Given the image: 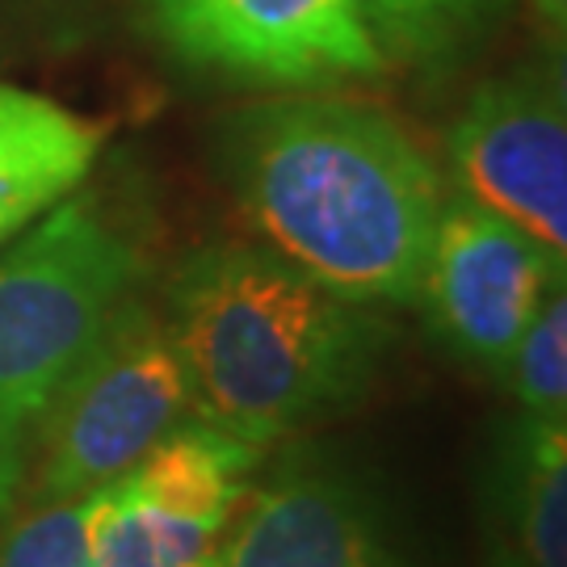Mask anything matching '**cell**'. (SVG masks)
<instances>
[{
    "label": "cell",
    "mask_w": 567,
    "mask_h": 567,
    "mask_svg": "<svg viewBox=\"0 0 567 567\" xmlns=\"http://www.w3.org/2000/svg\"><path fill=\"white\" fill-rule=\"evenodd\" d=\"M219 164L265 248L349 303H416L446 194L391 114L344 97L244 105Z\"/></svg>",
    "instance_id": "1"
},
{
    "label": "cell",
    "mask_w": 567,
    "mask_h": 567,
    "mask_svg": "<svg viewBox=\"0 0 567 567\" xmlns=\"http://www.w3.org/2000/svg\"><path fill=\"white\" fill-rule=\"evenodd\" d=\"M161 316L194 379V416L252 446L362 404L395 344L383 307L349 303L265 244L189 252Z\"/></svg>",
    "instance_id": "2"
},
{
    "label": "cell",
    "mask_w": 567,
    "mask_h": 567,
    "mask_svg": "<svg viewBox=\"0 0 567 567\" xmlns=\"http://www.w3.org/2000/svg\"><path fill=\"white\" fill-rule=\"evenodd\" d=\"M143 257L97 203L47 210L0 257V522L18 501L34 433L114 307L140 290Z\"/></svg>",
    "instance_id": "3"
},
{
    "label": "cell",
    "mask_w": 567,
    "mask_h": 567,
    "mask_svg": "<svg viewBox=\"0 0 567 567\" xmlns=\"http://www.w3.org/2000/svg\"><path fill=\"white\" fill-rule=\"evenodd\" d=\"M194 416V379L156 307L126 295L89 344L34 433V501H81L135 471Z\"/></svg>",
    "instance_id": "4"
},
{
    "label": "cell",
    "mask_w": 567,
    "mask_h": 567,
    "mask_svg": "<svg viewBox=\"0 0 567 567\" xmlns=\"http://www.w3.org/2000/svg\"><path fill=\"white\" fill-rule=\"evenodd\" d=\"M564 290V261L471 198L442 203L416 303L454 358L505 374L538 307Z\"/></svg>",
    "instance_id": "5"
},
{
    "label": "cell",
    "mask_w": 567,
    "mask_h": 567,
    "mask_svg": "<svg viewBox=\"0 0 567 567\" xmlns=\"http://www.w3.org/2000/svg\"><path fill=\"white\" fill-rule=\"evenodd\" d=\"M182 60L240 81L316 84L383 72L362 0H143Z\"/></svg>",
    "instance_id": "6"
},
{
    "label": "cell",
    "mask_w": 567,
    "mask_h": 567,
    "mask_svg": "<svg viewBox=\"0 0 567 567\" xmlns=\"http://www.w3.org/2000/svg\"><path fill=\"white\" fill-rule=\"evenodd\" d=\"M463 198L567 261V114L559 68H522L475 89L450 131Z\"/></svg>",
    "instance_id": "7"
},
{
    "label": "cell",
    "mask_w": 567,
    "mask_h": 567,
    "mask_svg": "<svg viewBox=\"0 0 567 567\" xmlns=\"http://www.w3.org/2000/svg\"><path fill=\"white\" fill-rule=\"evenodd\" d=\"M248 501V496H244ZM215 567H408L374 496L316 454H290L240 517H231Z\"/></svg>",
    "instance_id": "8"
},
{
    "label": "cell",
    "mask_w": 567,
    "mask_h": 567,
    "mask_svg": "<svg viewBox=\"0 0 567 567\" xmlns=\"http://www.w3.org/2000/svg\"><path fill=\"white\" fill-rule=\"evenodd\" d=\"M105 126L47 93L0 84V244L21 236L89 177Z\"/></svg>",
    "instance_id": "9"
},
{
    "label": "cell",
    "mask_w": 567,
    "mask_h": 567,
    "mask_svg": "<svg viewBox=\"0 0 567 567\" xmlns=\"http://www.w3.org/2000/svg\"><path fill=\"white\" fill-rule=\"evenodd\" d=\"M492 538L526 567H567V429L522 412L487 458Z\"/></svg>",
    "instance_id": "10"
},
{
    "label": "cell",
    "mask_w": 567,
    "mask_h": 567,
    "mask_svg": "<svg viewBox=\"0 0 567 567\" xmlns=\"http://www.w3.org/2000/svg\"><path fill=\"white\" fill-rule=\"evenodd\" d=\"M261 458L265 446H252L203 416H189L126 475L143 501L164 517L227 526L248 496V475L261 466Z\"/></svg>",
    "instance_id": "11"
},
{
    "label": "cell",
    "mask_w": 567,
    "mask_h": 567,
    "mask_svg": "<svg viewBox=\"0 0 567 567\" xmlns=\"http://www.w3.org/2000/svg\"><path fill=\"white\" fill-rule=\"evenodd\" d=\"M224 529L164 517L118 475L89 496V567H215Z\"/></svg>",
    "instance_id": "12"
},
{
    "label": "cell",
    "mask_w": 567,
    "mask_h": 567,
    "mask_svg": "<svg viewBox=\"0 0 567 567\" xmlns=\"http://www.w3.org/2000/svg\"><path fill=\"white\" fill-rule=\"evenodd\" d=\"M508 391L517 395L522 412L564 421L567 416V299L555 290L538 316L529 320L522 341L508 358L505 374Z\"/></svg>",
    "instance_id": "13"
},
{
    "label": "cell",
    "mask_w": 567,
    "mask_h": 567,
    "mask_svg": "<svg viewBox=\"0 0 567 567\" xmlns=\"http://www.w3.org/2000/svg\"><path fill=\"white\" fill-rule=\"evenodd\" d=\"M89 496L34 505L4 538L0 567H89Z\"/></svg>",
    "instance_id": "14"
},
{
    "label": "cell",
    "mask_w": 567,
    "mask_h": 567,
    "mask_svg": "<svg viewBox=\"0 0 567 567\" xmlns=\"http://www.w3.org/2000/svg\"><path fill=\"white\" fill-rule=\"evenodd\" d=\"M480 0H362L365 25L379 47L425 55L446 47L450 34L475 13Z\"/></svg>",
    "instance_id": "15"
},
{
    "label": "cell",
    "mask_w": 567,
    "mask_h": 567,
    "mask_svg": "<svg viewBox=\"0 0 567 567\" xmlns=\"http://www.w3.org/2000/svg\"><path fill=\"white\" fill-rule=\"evenodd\" d=\"M534 9H538V18L547 21L550 30H564V18H567V0H534Z\"/></svg>",
    "instance_id": "16"
},
{
    "label": "cell",
    "mask_w": 567,
    "mask_h": 567,
    "mask_svg": "<svg viewBox=\"0 0 567 567\" xmlns=\"http://www.w3.org/2000/svg\"><path fill=\"white\" fill-rule=\"evenodd\" d=\"M484 567H526L513 550L505 547V543H496L492 538V547H487V559H484Z\"/></svg>",
    "instance_id": "17"
}]
</instances>
